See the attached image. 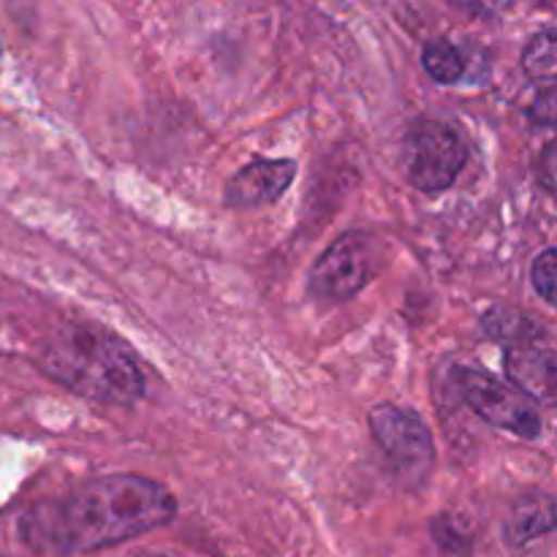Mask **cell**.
Returning <instances> with one entry per match:
<instances>
[{"label":"cell","instance_id":"obj_1","mask_svg":"<svg viewBox=\"0 0 557 557\" xmlns=\"http://www.w3.org/2000/svg\"><path fill=\"white\" fill-rule=\"evenodd\" d=\"M177 515L172 493L134 473L92 479L65 498L44 500L22 517V536L38 553L71 555L123 544Z\"/></svg>","mask_w":557,"mask_h":557},{"label":"cell","instance_id":"obj_13","mask_svg":"<svg viewBox=\"0 0 557 557\" xmlns=\"http://www.w3.org/2000/svg\"><path fill=\"white\" fill-rule=\"evenodd\" d=\"M533 288L542 294L544 302H557V253L555 248H547L533 264Z\"/></svg>","mask_w":557,"mask_h":557},{"label":"cell","instance_id":"obj_5","mask_svg":"<svg viewBox=\"0 0 557 557\" xmlns=\"http://www.w3.org/2000/svg\"><path fill=\"white\" fill-rule=\"evenodd\" d=\"M370 430L392 471L408 487H417L430 476L435 462V444L419 413L397 406H375L370 411Z\"/></svg>","mask_w":557,"mask_h":557},{"label":"cell","instance_id":"obj_7","mask_svg":"<svg viewBox=\"0 0 557 557\" xmlns=\"http://www.w3.org/2000/svg\"><path fill=\"white\" fill-rule=\"evenodd\" d=\"M294 177H297V163L292 158H256L228 180L223 201L232 210L272 205L281 199Z\"/></svg>","mask_w":557,"mask_h":557},{"label":"cell","instance_id":"obj_9","mask_svg":"<svg viewBox=\"0 0 557 557\" xmlns=\"http://www.w3.org/2000/svg\"><path fill=\"white\" fill-rule=\"evenodd\" d=\"M555 525V506L553 498L544 493L525 495L522 500H517L515 509H511L509 522H506V539L515 547L533 542V539L544 536V533L553 531Z\"/></svg>","mask_w":557,"mask_h":557},{"label":"cell","instance_id":"obj_15","mask_svg":"<svg viewBox=\"0 0 557 557\" xmlns=\"http://www.w3.org/2000/svg\"><path fill=\"white\" fill-rule=\"evenodd\" d=\"M553 163H555V145H547V150H544V156H542V169H544V185H547L549 190L555 188Z\"/></svg>","mask_w":557,"mask_h":557},{"label":"cell","instance_id":"obj_11","mask_svg":"<svg viewBox=\"0 0 557 557\" xmlns=\"http://www.w3.org/2000/svg\"><path fill=\"white\" fill-rule=\"evenodd\" d=\"M555 60V30H542L528 41L525 52H522V69L531 82L553 87Z\"/></svg>","mask_w":557,"mask_h":557},{"label":"cell","instance_id":"obj_10","mask_svg":"<svg viewBox=\"0 0 557 557\" xmlns=\"http://www.w3.org/2000/svg\"><path fill=\"white\" fill-rule=\"evenodd\" d=\"M422 63L424 71H428L435 82H441V85H455V82H460L462 76H466V58H462V52L455 44L444 41V38L430 41L428 47H424Z\"/></svg>","mask_w":557,"mask_h":557},{"label":"cell","instance_id":"obj_6","mask_svg":"<svg viewBox=\"0 0 557 557\" xmlns=\"http://www.w3.org/2000/svg\"><path fill=\"white\" fill-rule=\"evenodd\" d=\"M381 256L384 248L370 234L351 232L335 239L310 272V294L324 302H346L373 281Z\"/></svg>","mask_w":557,"mask_h":557},{"label":"cell","instance_id":"obj_8","mask_svg":"<svg viewBox=\"0 0 557 557\" xmlns=\"http://www.w3.org/2000/svg\"><path fill=\"white\" fill-rule=\"evenodd\" d=\"M506 370H509L511 381L528 392L531 397H544L553 400L555 395V373H557V359L555 351L547 343L536 341H522L506 351Z\"/></svg>","mask_w":557,"mask_h":557},{"label":"cell","instance_id":"obj_3","mask_svg":"<svg viewBox=\"0 0 557 557\" xmlns=\"http://www.w3.org/2000/svg\"><path fill=\"white\" fill-rule=\"evenodd\" d=\"M455 386L462 403L493 428L515 433L520 438H536L542 433V413L539 400L517 384L495 379L484 370H457Z\"/></svg>","mask_w":557,"mask_h":557},{"label":"cell","instance_id":"obj_12","mask_svg":"<svg viewBox=\"0 0 557 557\" xmlns=\"http://www.w3.org/2000/svg\"><path fill=\"white\" fill-rule=\"evenodd\" d=\"M484 330L495 341H504L509 346L522 341H536L542 335V326L533 324V319L522 313H511V310H493L484 315Z\"/></svg>","mask_w":557,"mask_h":557},{"label":"cell","instance_id":"obj_2","mask_svg":"<svg viewBox=\"0 0 557 557\" xmlns=\"http://www.w3.org/2000/svg\"><path fill=\"white\" fill-rule=\"evenodd\" d=\"M38 368L65 389L109 406L145 397V375L134 351L92 326H69L44 346Z\"/></svg>","mask_w":557,"mask_h":557},{"label":"cell","instance_id":"obj_14","mask_svg":"<svg viewBox=\"0 0 557 557\" xmlns=\"http://www.w3.org/2000/svg\"><path fill=\"white\" fill-rule=\"evenodd\" d=\"M451 3L473 16H495L509 9L511 0H451Z\"/></svg>","mask_w":557,"mask_h":557},{"label":"cell","instance_id":"obj_4","mask_svg":"<svg viewBox=\"0 0 557 557\" xmlns=\"http://www.w3.org/2000/svg\"><path fill=\"white\" fill-rule=\"evenodd\" d=\"M468 161V145L455 125L419 123L408 131L403 163L406 177L422 194H438L455 185Z\"/></svg>","mask_w":557,"mask_h":557}]
</instances>
